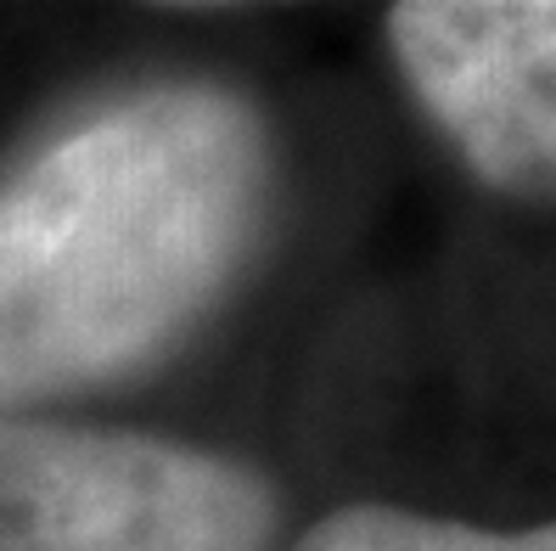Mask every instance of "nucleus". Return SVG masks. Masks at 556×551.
Instances as JSON below:
<instances>
[{
  "label": "nucleus",
  "instance_id": "7ed1b4c3",
  "mask_svg": "<svg viewBox=\"0 0 556 551\" xmlns=\"http://www.w3.org/2000/svg\"><path fill=\"white\" fill-rule=\"evenodd\" d=\"M388 46L489 191L556 209V0H405Z\"/></svg>",
  "mask_w": 556,
  "mask_h": 551
},
{
  "label": "nucleus",
  "instance_id": "f03ea898",
  "mask_svg": "<svg viewBox=\"0 0 556 551\" xmlns=\"http://www.w3.org/2000/svg\"><path fill=\"white\" fill-rule=\"evenodd\" d=\"M281 501L214 450L7 416L0 423V551H270Z\"/></svg>",
  "mask_w": 556,
  "mask_h": 551
},
{
  "label": "nucleus",
  "instance_id": "20e7f679",
  "mask_svg": "<svg viewBox=\"0 0 556 551\" xmlns=\"http://www.w3.org/2000/svg\"><path fill=\"white\" fill-rule=\"evenodd\" d=\"M292 551H556V517L534 529H483L462 517L366 501L320 517Z\"/></svg>",
  "mask_w": 556,
  "mask_h": 551
},
{
  "label": "nucleus",
  "instance_id": "f257e3e1",
  "mask_svg": "<svg viewBox=\"0 0 556 551\" xmlns=\"http://www.w3.org/2000/svg\"><path fill=\"white\" fill-rule=\"evenodd\" d=\"M276 141L225 85H147L0 180V423L175 354L248 271Z\"/></svg>",
  "mask_w": 556,
  "mask_h": 551
}]
</instances>
